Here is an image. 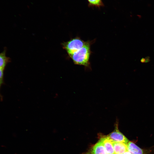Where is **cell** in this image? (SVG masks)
Wrapping results in <instances>:
<instances>
[{"label":"cell","instance_id":"7a4b0ae2","mask_svg":"<svg viewBox=\"0 0 154 154\" xmlns=\"http://www.w3.org/2000/svg\"><path fill=\"white\" fill-rule=\"evenodd\" d=\"M80 38H73L63 44V47L69 55H70L76 52L87 43Z\"/></svg>","mask_w":154,"mask_h":154},{"label":"cell","instance_id":"52a82bcc","mask_svg":"<svg viewBox=\"0 0 154 154\" xmlns=\"http://www.w3.org/2000/svg\"><path fill=\"white\" fill-rule=\"evenodd\" d=\"M127 145L128 151L131 154H144L143 150L133 142L129 141Z\"/></svg>","mask_w":154,"mask_h":154},{"label":"cell","instance_id":"30bf717a","mask_svg":"<svg viewBox=\"0 0 154 154\" xmlns=\"http://www.w3.org/2000/svg\"><path fill=\"white\" fill-rule=\"evenodd\" d=\"M4 69L0 68V88L3 83ZM0 97H1L0 94Z\"/></svg>","mask_w":154,"mask_h":154},{"label":"cell","instance_id":"6da1fadb","mask_svg":"<svg viewBox=\"0 0 154 154\" xmlns=\"http://www.w3.org/2000/svg\"><path fill=\"white\" fill-rule=\"evenodd\" d=\"M91 53L90 42L88 41L81 48L69 56L74 64L89 68Z\"/></svg>","mask_w":154,"mask_h":154},{"label":"cell","instance_id":"5b68a950","mask_svg":"<svg viewBox=\"0 0 154 154\" xmlns=\"http://www.w3.org/2000/svg\"><path fill=\"white\" fill-rule=\"evenodd\" d=\"M99 141L102 143L108 154H115L113 142L107 136L101 138Z\"/></svg>","mask_w":154,"mask_h":154},{"label":"cell","instance_id":"277c9868","mask_svg":"<svg viewBox=\"0 0 154 154\" xmlns=\"http://www.w3.org/2000/svg\"><path fill=\"white\" fill-rule=\"evenodd\" d=\"M88 154H108L102 143L100 141L90 150Z\"/></svg>","mask_w":154,"mask_h":154},{"label":"cell","instance_id":"3957f363","mask_svg":"<svg viewBox=\"0 0 154 154\" xmlns=\"http://www.w3.org/2000/svg\"><path fill=\"white\" fill-rule=\"evenodd\" d=\"M115 125L114 130L107 137L112 142L127 143L129 141V140L118 129V120L117 119H116Z\"/></svg>","mask_w":154,"mask_h":154},{"label":"cell","instance_id":"8992f818","mask_svg":"<svg viewBox=\"0 0 154 154\" xmlns=\"http://www.w3.org/2000/svg\"><path fill=\"white\" fill-rule=\"evenodd\" d=\"M112 144L115 154H123L128 151L127 143L113 142Z\"/></svg>","mask_w":154,"mask_h":154},{"label":"cell","instance_id":"9c48e42d","mask_svg":"<svg viewBox=\"0 0 154 154\" xmlns=\"http://www.w3.org/2000/svg\"><path fill=\"white\" fill-rule=\"evenodd\" d=\"M89 4L91 6L100 7L103 5L102 0H88Z\"/></svg>","mask_w":154,"mask_h":154},{"label":"cell","instance_id":"7c38bea8","mask_svg":"<svg viewBox=\"0 0 154 154\" xmlns=\"http://www.w3.org/2000/svg\"></svg>","mask_w":154,"mask_h":154},{"label":"cell","instance_id":"8fae6325","mask_svg":"<svg viewBox=\"0 0 154 154\" xmlns=\"http://www.w3.org/2000/svg\"><path fill=\"white\" fill-rule=\"evenodd\" d=\"M123 154H131V153L128 151L125 152Z\"/></svg>","mask_w":154,"mask_h":154},{"label":"cell","instance_id":"ba28073f","mask_svg":"<svg viewBox=\"0 0 154 154\" xmlns=\"http://www.w3.org/2000/svg\"><path fill=\"white\" fill-rule=\"evenodd\" d=\"M6 49H4L0 53V68L4 69L7 64L10 62V58L6 55Z\"/></svg>","mask_w":154,"mask_h":154}]
</instances>
